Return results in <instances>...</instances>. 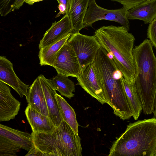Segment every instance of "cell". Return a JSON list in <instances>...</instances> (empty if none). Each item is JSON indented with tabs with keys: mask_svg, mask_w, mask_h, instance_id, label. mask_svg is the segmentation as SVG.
I'll list each match as a JSON object with an SVG mask.
<instances>
[{
	"mask_svg": "<svg viewBox=\"0 0 156 156\" xmlns=\"http://www.w3.org/2000/svg\"><path fill=\"white\" fill-rule=\"evenodd\" d=\"M128 31L122 26L111 25L100 28L94 35L101 46L112 56L126 81L134 84L137 74L133 53L135 39Z\"/></svg>",
	"mask_w": 156,
	"mask_h": 156,
	"instance_id": "1",
	"label": "cell"
},
{
	"mask_svg": "<svg viewBox=\"0 0 156 156\" xmlns=\"http://www.w3.org/2000/svg\"><path fill=\"white\" fill-rule=\"evenodd\" d=\"M93 64L102 84L107 103L116 116L123 120L129 119L133 114L124 87V77L112 57L101 46Z\"/></svg>",
	"mask_w": 156,
	"mask_h": 156,
	"instance_id": "2",
	"label": "cell"
},
{
	"mask_svg": "<svg viewBox=\"0 0 156 156\" xmlns=\"http://www.w3.org/2000/svg\"><path fill=\"white\" fill-rule=\"evenodd\" d=\"M108 156H156V118L129 123L113 143Z\"/></svg>",
	"mask_w": 156,
	"mask_h": 156,
	"instance_id": "3",
	"label": "cell"
},
{
	"mask_svg": "<svg viewBox=\"0 0 156 156\" xmlns=\"http://www.w3.org/2000/svg\"><path fill=\"white\" fill-rule=\"evenodd\" d=\"M136 61L137 74L135 85L140 97L144 113H153L156 92V57L153 45L146 39L135 46L133 51Z\"/></svg>",
	"mask_w": 156,
	"mask_h": 156,
	"instance_id": "4",
	"label": "cell"
},
{
	"mask_svg": "<svg viewBox=\"0 0 156 156\" xmlns=\"http://www.w3.org/2000/svg\"><path fill=\"white\" fill-rule=\"evenodd\" d=\"M34 146L45 156H81L80 138L63 120L51 134L32 132Z\"/></svg>",
	"mask_w": 156,
	"mask_h": 156,
	"instance_id": "5",
	"label": "cell"
},
{
	"mask_svg": "<svg viewBox=\"0 0 156 156\" xmlns=\"http://www.w3.org/2000/svg\"><path fill=\"white\" fill-rule=\"evenodd\" d=\"M34 146L32 134L0 124V156H16L20 149L28 152Z\"/></svg>",
	"mask_w": 156,
	"mask_h": 156,
	"instance_id": "6",
	"label": "cell"
},
{
	"mask_svg": "<svg viewBox=\"0 0 156 156\" xmlns=\"http://www.w3.org/2000/svg\"><path fill=\"white\" fill-rule=\"evenodd\" d=\"M67 43L74 51L81 69L93 63L101 45L95 35L72 33Z\"/></svg>",
	"mask_w": 156,
	"mask_h": 156,
	"instance_id": "7",
	"label": "cell"
},
{
	"mask_svg": "<svg viewBox=\"0 0 156 156\" xmlns=\"http://www.w3.org/2000/svg\"><path fill=\"white\" fill-rule=\"evenodd\" d=\"M128 10L123 7L116 9H105L98 5L95 0H90L83 20L84 27H92L95 22L106 20L118 23L129 31L130 27L127 17Z\"/></svg>",
	"mask_w": 156,
	"mask_h": 156,
	"instance_id": "8",
	"label": "cell"
},
{
	"mask_svg": "<svg viewBox=\"0 0 156 156\" xmlns=\"http://www.w3.org/2000/svg\"><path fill=\"white\" fill-rule=\"evenodd\" d=\"M77 84L102 104L107 103L103 86L94 68L93 63L81 69L76 78Z\"/></svg>",
	"mask_w": 156,
	"mask_h": 156,
	"instance_id": "9",
	"label": "cell"
},
{
	"mask_svg": "<svg viewBox=\"0 0 156 156\" xmlns=\"http://www.w3.org/2000/svg\"><path fill=\"white\" fill-rule=\"evenodd\" d=\"M53 67L58 73L76 78L81 70L76 54L67 42L59 51Z\"/></svg>",
	"mask_w": 156,
	"mask_h": 156,
	"instance_id": "10",
	"label": "cell"
},
{
	"mask_svg": "<svg viewBox=\"0 0 156 156\" xmlns=\"http://www.w3.org/2000/svg\"><path fill=\"white\" fill-rule=\"evenodd\" d=\"M73 28L69 17L66 14L59 21L52 23L45 32L39 45L40 49L48 47L72 33Z\"/></svg>",
	"mask_w": 156,
	"mask_h": 156,
	"instance_id": "11",
	"label": "cell"
},
{
	"mask_svg": "<svg viewBox=\"0 0 156 156\" xmlns=\"http://www.w3.org/2000/svg\"><path fill=\"white\" fill-rule=\"evenodd\" d=\"M39 78L44 94L48 108L49 117L56 127L63 121L56 98L57 94L51 80L41 74Z\"/></svg>",
	"mask_w": 156,
	"mask_h": 156,
	"instance_id": "12",
	"label": "cell"
},
{
	"mask_svg": "<svg viewBox=\"0 0 156 156\" xmlns=\"http://www.w3.org/2000/svg\"><path fill=\"white\" fill-rule=\"evenodd\" d=\"M0 81L13 88L22 98L27 95L29 86L23 82L14 72L12 63L5 57L0 56Z\"/></svg>",
	"mask_w": 156,
	"mask_h": 156,
	"instance_id": "13",
	"label": "cell"
},
{
	"mask_svg": "<svg viewBox=\"0 0 156 156\" xmlns=\"http://www.w3.org/2000/svg\"><path fill=\"white\" fill-rule=\"evenodd\" d=\"M20 106V102L13 96L7 85L0 81V121L14 119L18 113Z\"/></svg>",
	"mask_w": 156,
	"mask_h": 156,
	"instance_id": "14",
	"label": "cell"
},
{
	"mask_svg": "<svg viewBox=\"0 0 156 156\" xmlns=\"http://www.w3.org/2000/svg\"><path fill=\"white\" fill-rule=\"evenodd\" d=\"M25 112L34 133L51 134L55 131L56 127L49 116L42 114L28 104Z\"/></svg>",
	"mask_w": 156,
	"mask_h": 156,
	"instance_id": "15",
	"label": "cell"
},
{
	"mask_svg": "<svg viewBox=\"0 0 156 156\" xmlns=\"http://www.w3.org/2000/svg\"><path fill=\"white\" fill-rule=\"evenodd\" d=\"M26 99L28 104L32 108L42 114L49 116L44 94L38 77L30 87Z\"/></svg>",
	"mask_w": 156,
	"mask_h": 156,
	"instance_id": "16",
	"label": "cell"
},
{
	"mask_svg": "<svg viewBox=\"0 0 156 156\" xmlns=\"http://www.w3.org/2000/svg\"><path fill=\"white\" fill-rule=\"evenodd\" d=\"M129 20H138L150 23L156 18V0H148L128 10Z\"/></svg>",
	"mask_w": 156,
	"mask_h": 156,
	"instance_id": "17",
	"label": "cell"
},
{
	"mask_svg": "<svg viewBox=\"0 0 156 156\" xmlns=\"http://www.w3.org/2000/svg\"><path fill=\"white\" fill-rule=\"evenodd\" d=\"M90 0H70L68 15L73 28L72 33L79 32L84 28L83 20Z\"/></svg>",
	"mask_w": 156,
	"mask_h": 156,
	"instance_id": "18",
	"label": "cell"
},
{
	"mask_svg": "<svg viewBox=\"0 0 156 156\" xmlns=\"http://www.w3.org/2000/svg\"><path fill=\"white\" fill-rule=\"evenodd\" d=\"M72 34L71 33L52 44L40 49L38 57L41 66H50L53 67L59 51Z\"/></svg>",
	"mask_w": 156,
	"mask_h": 156,
	"instance_id": "19",
	"label": "cell"
},
{
	"mask_svg": "<svg viewBox=\"0 0 156 156\" xmlns=\"http://www.w3.org/2000/svg\"><path fill=\"white\" fill-rule=\"evenodd\" d=\"M123 81L125 92L133 114L132 117L135 120H136L143 110L142 105L140 97L135 84L128 83L124 78Z\"/></svg>",
	"mask_w": 156,
	"mask_h": 156,
	"instance_id": "20",
	"label": "cell"
},
{
	"mask_svg": "<svg viewBox=\"0 0 156 156\" xmlns=\"http://www.w3.org/2000/svg\"><path fill=\"white\" fill-rule=\"evenodd\" d=\"M56 98L63 120L78 134V124L74 109L60 95L57 94Z\"/></svg>",
	"mask_w": 156,
	"mask_h": 156,
	"instance_id": "21",
	"label": "cell"
},
{
	"mask_svg": "<svg viewBox=\"0 0 156 156\" xmlns=\"http://www.w3.org/2000/svg\"><path fill=\"white\" fill-rule=\"evenodd\" d=\"M51 81L55 90L61 95L69 99L74 96L75 85L68 76L58 73Z\"/></svg>",
	"mask_w": 156,
	"mask_h": 156,
	"instance_id": "22",
	"label": "cell"
},
{
	"mask_svg": "<svg viewBox=\"0 0 156 156\" xmlns=\"http://www.w3.org/2000/svg\"><path fill=\"white\" fill-rule=\"evenodd\" d=\"M16 0H0V13L2 16L13 11V7Z\"/></svg>",
	"mask_w": 156,
	"mask_h": 156,
	"instance_id": "23",
	"label": "cell"
},
{
	"mask_svg": "<svg viewBox=\"0 0 156 156\" xmlns=\"http://www.w3.org/2000/svg\"><path fill=\"white\" fill-rule=\"evenodd\" d=\"M147 36L153 46L156 48V18L149 23Z\"/></svg>",
	"mask_w": 156,
	"mask_h": 156,
	"instance_id": "24",
	"label": "cell"
},
{
	"mask_svg": "<svg viewBox=\"0 0 156 156\" xmlns=\"http://www.w3.org/2000/svg\"><path fill=\"white\" fill-rule=\"evenodd\" d=\"M113 2H118L122 5L123 7L128 10L136 5L148 0H111Z\"/></svg>",
	"mask_w": 156,
	"mask_h": 156,
	"instance_id": "25",
	"label": "cell"
},
{
	"mask_svg": "<svg viewBox=\"0 0 156 156\" xmlns=\"http://www.w3.org/2000/svg\"><path fill=\"white\" fill-rule=\"evenodd\" d=\"M27 156H45L44 153L36 147L35 146L29 151L25 155Z\"/></svg>",
	"mask_w": 156,
	"mask_h": 156,
	"instance_id": "26",
	"label": "cell"
},
{
	"mask_svg": "<svg viewBox=\"0 0 156 156\" xmlns=\"http://www.w3.org/2000/svg\"><path fill=\"white\" fill-rule=\"evenodd\" d=\"M58 4H61L64 6L66 9V14H68L69 9L70 0H57Z\"/></svg>",
	"mask_w": 156,
	"mask_h": 156,
	"instance_id": "27",
	"label": "cell"
},
{
	"mask_svg": "<svg viewBox=\"0 0 156 156\" xmlns=\"http://www.w3.org/2000/svg\"><path fill=\"white\" fill-rule=\"evenodd\" d=\"M26 0H16L13 7V11L18 10L22 6Z\"/></svg>",
	"mask_w": 156,
	"mask_h": 156,
	"instance_id": "28",
	"label": "cell"
},
{
	"mask_svg": "<svg viewBox=\"0 0 156 156\" xmlns=\"http://www.w3.org/2000/svg\"><path fill=\"white\" fill-rule=\"evenodd\" d=\"M58 8L59 12L57 14L55 17H59L61 14H66V9L64 6L61 4H58Z\"/></svg>",
	"mask_w": 156,
	"mask_h": 156,
	"instance_id": "29",
	"label": "cell"
},
{
	"mask_svg": "<svg viewBox=\"0 0 156 156\" xmlns=\"http://www.w3.org/2000/svg\"><path fill=\"white\" fill-rule=\"evenodd\" d=\"M153 113L154 117L156 118V92L154 99Z\"/></svg>",
	"mask_w": 156,
	"mask_h": 156,
	"instance_id": "30",
	"label": "cell"
},
{
	"mask_svg": "<svg viewBox=\"0 0 156 156\" xmlns=\"http://www.w3.org/2000/svg\"><path fill=\"white\" fill-rule=\"evenodd\" d=\"M43 0H26L25 2L29 5H32L35 2L42 1Z\"/></svg>",
	"mask_w": 156,
	"mask_h": 156,
	"instance_id": "31",
	"label": "cell"
}]
</instances>
